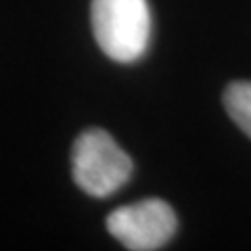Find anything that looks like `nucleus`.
<instances>
[{
	"label": "nucleus",
	"mask_w": 251,
	"mask_h": 251,
	"mask_svg": "<svg viewBox=\"0 0 251 251\" xmlns=\"http://www.w3.org/2000/svg\"><path fill=\"white\" fill-rule=\"evenodd\" d=\"M92 34L109 59L132 63L140 59L151 38L147 0H92Z\"/></svg>",
	"instance_id": "f257e3e1"
},
{
	"label": "nucleus",
	"mask_w": 251,
	"mask_h": 251,
	"mask_svg": "<svg viewBox=\"0 0 251 251\" xmlns=\"http://www.w3.org/2000/svg\"><path fill=\"white\" fill-rule=\"evenodd\" d=\"M75 184L92 197H109L130 180L132 159L100 128H90L77 136L72 151Z\"/></svg>",
	"instance_id": "f03ea898"
},
{
	"label": "nucleus",
	"mask_w": 251,
	"mask_h": 251,
	"mask_svg": "<svg viewBox=\"0 0 251 251\" xmlns=\"http://www.w3.org/2000/svg\"><path fill=\"white\" fill-rule=\"evenodd\" d=\"M178 226L176 214L170 203L161 199H145L111 211L107 230L132 251L161 249L174 237Z\"/></svg>",
	"instance_id": "7ed1b4c3"
},
{
	"label": "nucleus",
	"mask_w": 251,
	"mask_h": 251,
	"mask_svg": "<svg viewBox=\"0 0 251 251\" xmlns=\"http://www.w3.org/2000/svg\"><path fill=\"white\" fill-rule=\"evenodd\" d=\"M224 107L232 122L251 138V82H232L224 90Z\"/></svg>",
	"instance_id": "20e7f679"
}]
</instances>
